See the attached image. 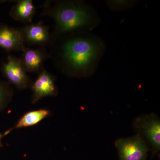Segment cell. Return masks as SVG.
<instances>
[{
    "label": "cell",
    "mask_w": 160,
    "mask_h": 160,
    "mask_svg": "<svg viewBox=\"0 0 160 160\" xmlns=\"http://www.w3.org/2000/svg\"><path fill=\"white\" fill-rule=\"evenodd\" d=\"M49 44V57L66 73L75 76L83 75L101 50L97 41L80 36H72L61 40L51 34Z\"/></svg>",
    "instance_id": "cell-1"
},
{
    "label": "cell",
    "mask_w": 160,
    "mask_h": 160,
    "mask_svg": "<svg viewBox=\"0 0 160 160\" xmlns=\"http://www.w3.org/2000/svg\"><path fill=\"white\" fill-rule=\"evenodd\" d=\"M42 14L52 18L55 22L51 34L59 36L90 26V12L80 1H46Z\"/></svg>",
    "instance_id": "cell-2"
},
{
    "label": "cell",
    "mask_w": 160,
    "mask_h": 160,
    "mask_svg": "<svg viewBox=\"0 0 160 160\" xmlns=\"http://www.w3.org/2000/svg\"><path fill=\"white\" fill-rule=\"evenodd\" d=\"M1 71L9 82L18 89H27L32 85L21 58L9 56L6 62L2 63Z\"/></svg>",
    "instance_id": "cell-3"
},
{
    "label": "cell",
    "mask_w": 160,
    "mask_h": 160,
    "mask_svg": "<svg viewBox=\"0 0 160 160\" xmlns=\"http://www.w3.org/2000/svg\"><path fill=\"white\" fill-rule=\"evenodd\" d=\"M116 146L120 160H146L148 149L139 135L118 140Z\"/></svg>",
    "instance_id": "cell-4"
},
{
    "label": "cell",
    "mask_w": 160,
    "mask_h": 160,
    "mask_svg": "<svg viewBox=\"0 0 160 160\" xmlns=\"http://www.w3.org/2000/svg\"><path fill=\"white\" fill-rule=\"evenodd\" d=\"M55 79L45 69L38 74L36 80L31 86L32 96V102H37L46 97H55L58 94L57 87L55 84Z\"/></svg>",
    "instance_id": "cell-5"
},
{
    "label": "cell",
    "mask_w": 160,
    "mask_h": 160,
    "mask_svg": "<svg viewBox=\"0 0 160 160\" xmlns=\"http://www.w3.org/2000/svg\"><path fill=\"white\" fill-rule=\"evenodd\" d=\"M21 30L25 44L44 47L50 42L51 35L49 27L41 21L25 26Z\"/></svg>",
    "instance_id": "cell-6"
},
{
    "label": "cell",
    "mask_w": 160,
    "mask_h": 160,
    "mask_svg": "<svg viewBox=\"0 0 160 160\" xmlns=\"http://www.w3.org/2000/svg\"><path fill=\"white\" fill-rule=\"evenodd\" d=\"M25 45L21 29L0 23V48L7 52L23 51Z\"/></svg>",
    "instance_id": "cell-7"
},
{
    "label": "cell",
    "mask_w": 160,
    "mask_h": 160,
    "mask_svg": "<svg viewBox=\"0 0 160 160\" xmlns=\"http://www.w3.org/2000/svg\"><path fill=\"white\" fill-rule=\"evenodd\" d=\"M21 59L27 72L39 74L44 70L43 64L49 55L44 47L37 49L26 48L23 50Z\"/></svg>",
    "instance_id": "cell-8"
},
{
    "label": "cell",
    "mask_w": 160,
    "mask_h": 160,
    "mask_svg": "<svg viewBox=\"0 0 160 160\" xmlns=\"http://www.w3.org/2000/svg\"><path fill=\"white\" fill-rule=\"evenodd\" d=\"M137 122L141 131L145 135L156 151L160 148V122L154 116L141 118Z\"/></svg>",
    "instance_id": "cell-9"
},
{
    "label": "cell",
    "mask_w": 160,
    "mask_h": 160,
    "mask_svg": "<svg viewBox=\"0 0 160 160\" xmlns=\"http://www.w3.org/2000/svg\"><path fill=\"white\" fill-rule=\"evenodd\" d=\"M36 8L31 0H20L16 2L10 11L13 19L21 22H31L35 13Z\"/></svg>",
    "instance_id": "cell-10"
},
{
    "label": "cell",
    "mask_w": 160,
    "mask_h": 160,
    "mask_svg": "<svg viewBox=\"0 0 160 160\" xmlns=\"http://www.w3.org/2000/svg\"><path fill=\"white\" fill-rule=\"evenodd\" d=\"M49 114L50 112L46 109L29 111L20 119L14 128L20 129L34 126L47 117Z\"/></svg>",
    "instance_id": "cell-11"
},
{
    "label": "cell",
    "mask_w": 160,
    "mask_h": 160,
    "mask_svg": "<svg viewBox=\"0 0 160 160\" xmlns=\"http://www.w3.org/2000/svg\"><path fill=\"white\" fill-rule=\"evenodd\" d=\"M12 90L8 83L0 82V109L11 99Z\"/></svg>",
    "instance_id": "cell-12"
},
{
    "label": "cell",
    "mask_w": 160,
    "mask_h": 160,
    "mask_svg": "<svg viewBox=\"0 0 160 160\" xmlns=\"http://www.w3.org/2000/svg\"><path fill=\"white\" fill-rule=\"evenodd\" d=\"M132 2L129 1H110L108 4L110 7L113 9H118L124 8L130 5Z\"/></svg>",
    "instance_id": "cell-13"
},
{
    "label": "cell",
    "mask_w": 160,
    "mask_h": 160,
    "mask_svg": "<svg viewBox=\"0 0 160 160\" xmlns=\"http://www.w3.org/2000/svg\"><path fill=\"white\" fill-rule=\"evenodd\" d=\"M3 135L2 134V133H0V147L2 146V139L3 137Z\"/></svg>",
    "instance_id": "cell-14"
}]
</instances>
